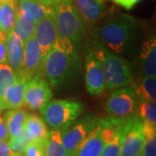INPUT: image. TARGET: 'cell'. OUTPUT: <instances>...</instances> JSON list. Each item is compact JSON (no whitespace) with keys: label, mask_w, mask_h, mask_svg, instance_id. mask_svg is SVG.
<instances>
[{"label":"cell","mask_w":156,"mask_h":156,"mask_svg":"<svg viewBox=\"0 0 156 156\" xmlns=\"http://www.w3.org/2000/svg\"><path fill=\"white\" fill-rule=\"evenodd\" d=\"M82 69L75 45L58 37L44 60V75L50 87L62 88L76 81Z\"/></svg>","instance_id":"obj_1"},{"label":"cell","mask_w":156,"mask_h":156,"mask_svg":"<svg viewBox=\"0 0 156 156\" xmlns=\"http://www.w3.org/2000/svg\"><path fill=\"white\" fill-rule=\"evenodd\" d=\"M141 25L136 17L120 14L99 24L94 41L118 55H127L139 40Z\"/></svg>","instance_id":"obj_2"},{"label":"cell","mask_w":156,"mask_h":156,"mask_svg":"<svg viewBox=\"0 0 156 156\" xmlns=\"http://www.w3.org/2000/svg\"><path fill=\"white\" fill-rule=\"evenodd\" d=\"M92 48L100 61L105 77L106 89L109 90L121 89L134 82L130 66L121 55L108 50L95 41Z\"/></svg>","instance_id":"obj_3"},{"label":"cell","mask_w":156,"mask_h":156,"mask_svg":"<svg viewBox=\"0 0 156 156\" xmlns=\"http://www.w3.org/2000/svg\"><path fill=\"white\" fill-rule=\"evenodd\" d=\"M83 104L69 100H50L40 109L47 126L53 130L64 131L83 112Z\"/></svg>","instance_id":"obj_4"},{"label":"cell","mask_w":156,"mask_h":156,"mask_svg":"<svg viewBox=\"0 0 156 156\" xmlns=\"http://www.w3.org/2000/svg\"><path fill=\"white\" fill-rule=\"evenodd\" d=\"M58 37L69 39L73 44H79L84 31L83 20L72 1H61L53 5Z\"/></svg>","instance_id":"obj_5"},{"label":"cell","mask_w":156,"mask_h":156,"mask_svg":"<svg viewBox=\"0 0 156 156\" xmlns=\"http://www.w3.org/2000/svg\"><path fill=\"white\" fill-rule=\"evenodd\" d=\"M138 99L132 87L117 89L107 99L105 110L109 118L126 120L136 115Z\"/></svg>","instance_id":"obj_6"},{"label":"cell","mask_w":156,"mask_h":156,"mask_svg":"<svg viewBox=\"0 0 156 156\" xmlns=\"http://www.w3.org/2000/svg\"><path fill=\"white\" fill-rule=\"evenodd\" d=\"M99 123L100 118L86 115L62 132V141L69 155H74L78 147Z\"/></svg>","instance_id":"obj_7"},{"label":"cell","mask_w":156,"mask_h":156,"mask_svg":"<svg viewBox=\"0 0 156 156\" xmlns=\"http://www.w3.org/2000/svg\"><path fill=\"white\" fill-rule=\"evenodd\" d=\"M143 142V122L134 115L127 122L118 156H140Z\"/></svg>","instance_id":"obj_8"},{"label":"cell","mask_w":156,"mask_h":156,"mask_svg":"<svg viewBox=\"0 0 156 156\" xmlns=\"http://www.w3.org/2000/svg\"><path fill=\"white\" fill-rule=\"evenodd\" d=\"M53 96L50 83L44 76H37L29 81L24 90L23 106L37 111L45 106Z\"/></svg>","instance_id":"obj_9"},{"label":"cell","mask_w":156,"mask_h":156,"mask_svg":"<svg viewBox=\"0 0 156 156\" xmlns=\"http://www.w3.org/2000/svg\"><path fill=\"white\" fill-rule=\"evenodd\" d=\"M85 68V84L90 95H100L106 89V82L100 61L95 56L93 48L87 49L84 62Z\"/></svg>","instance_id":"obj_10"},{"label":"cell","mask_w":156,"mask_h":156,"mask_svg":"<svg viewBox=\"0 0 156 156\" xmlns=\"http://www.w3.org/2000/svg\"><path fill=\"white\" fill-rule=\"evenodd\" d=\"M21 74L29 80L37 76H44V58L34 35L24 43Z\"/></svg>","instance_id":"obj_11"},{"label":"cell","mask_w":156,"mask_h":156,"mask_svg":"<svg viewBox=\"0 0 156 156\" xmlns=\"http://www.w3.org/2000/svg\"><path fill=\"white\" fill-rule=\"evenodd\" d=\"M34 37L38 44L42 56L44 60V57L58 37L55 22L54 9L50 14L36 23Z\"/></svg>","instance_id":"obj_12"},{"label":"cell","mask_w":156,"mask_h":156,"mask_svg":"<svg viewBox=\"0 0 156 156\" xmlns=\"http://www.w3.org/2000/svg\"><path fill=\"white\" fill-rule=\"evenodd\" d=\"M72 3L82 19L89 23L98 22L108 10L105 0H72Z\"/></svg>","instance_id":"obj_13"},{"label":"cell","mask_w":156,"mask_h":156,"mask_svg":"<svg viewBox=\"0 0 156 156\" xmlns=\"http://www.w3.org/2000/svg\"><path fill=\"white\" fill-rule=\"evenodd\" d=\"M7 63L17 75L22 72L24 43L14 31L7 35L5 40Z\"/></svg>","instance_id":"obj_14"},{"label":"cell","mask_w":156,"mask_h":156,"mask_svg":"<svg viewBox=\"0 0 156 156\" xmlns=\"http://www.w3.org/2000/svg\"><path fill=\"white\" fill-rule=\"evenodd\" d=\"M140 63L143 76H156V38L154 33L148 34L141 44Z\"/></svg>","instance_id":"obj_15"},{"label":"cell","mask_w":156,"mask_h":156,"mask_svg":"<svg viewBox=\"0 0 156 156\" xmlns=\"http://www.w3.org/2000/svg\"><path fill=\"white\" fill-rule=\"evenodd\" d=\"M28 78L23 74L17 75L16 81L7 89L2 97L3 106L5 109L19 108L24 103V90L28 83Z\"/></svg>","instance_id":"obj_16"},{"label":"cell","mask_w":156,"mask_h":156,"mask_svg":"<svg viewBox=\"0 0 156 156\" xmlns=\"http://www.w3.org/2000/svg\"><path fill=\"white\" fill-rule=\"evenodd\" d=\"M17 10V15L37 23L53 11V6L46 5L38 0H18Z\"/></svg>","instance_id":"obj_17"},{"label":"cell","mask_w":156,"mask_h":156,"mask_svg":"<svg viewBox=\"0 0 156 156\" xmlns=\"http://www.w3.org/2000/svg\"><path fill=\"white\" fill-rule=\"evenodd\" d=\"M102 136V125L100 123L95 127L78 147L73 156H100L104 146Z\"/></svg>","instance_id":"obj_18"},{"label":"cell","mask_w":156,"mask_h":156,"mask_svg":"<svg viewBox=\"0 0 156 156\" xmlns=\"http://www.w3.org/2000/svg\"><path fill=\"white\" fill-rule=\"evenodd\" d=\"M23 133L30 142L37 140H45L50 131L42 117L36 114H28L24 122Z\"/></svg>","instance_id":"obj_19"},{"label":"cell","mask_w":156,"mask_h":156,"mask_svg":"<svg viewBox=\"0 0 156 156\" xmlns=\"http://www.w3.org/2000/svg\"><path fill=\"white\" fill-rule=\"evenodd\" d=\"M17 0L0 2V30L6 35L10 33L17 17Z\"/></svg>","instance_id":"obj_20"},{"label":"cell","mask_w":156,"mask_h":156,"mask_svg":"<svg viewBox=\"0 0 156 156\" xmlns=\"http://www.w3.org/2000/svg\"><path fill=\"white\" fill-rule=\"evenodd\" d=\"M132 89L138 101H156V76H145L139 78L132 83Z\"/></svg>","instance_id":"obj_21"},{"label":"cell","mask_w":156,"mask_h":156,"mask_svg":"<svg viewBox=\"0 0 156 156\" xmlns=\"http://www.w3.org/2000/svg\"><path fill=\"white\" fill-rule=\"evenodd\" d=\"M28 113L24 109L14 108L10 109L5 115L7 128L9 130L10 137L17 136L23 133L24 122Z\"/></svg>","instance_id":"obj_22"},{"label":"cell","mask_w":156,"mask_h":156,"mask_svg":"<svg viewBox=\"0 0 156 156\" xmlns=\"http://www.w3.org/2000/svg\"><path fill=\"white\" fill-rule=\"evenodd\" d=\"M45 156H69L62 144L61 131H50L45 140Z\"/></svg>","instance_id":"obj_23"},{"label":"cell","mask_w":156,"mask_h":156,"mask_svg":"<svg viewBox=\"0 0 156 156\" xmlns=\"http://www.w3.org/2000/svg\"><path fill=\"white\" fill-rule=\"evenodd\" d=\"M129 119V118H128ZM128 119L120 121L117 125L116 133L115 136L104 143L103 148L101 150L100 156H118L120 152V147H121V141L122 138L123 132L126 127V124Z\"/></svg>","instance_id":"obj_24"},{"label":"cell","mask_w":156,"mask_h":156,"mask_svg":"<svg viewBox=\"0 0 156 156\" xmlns=\"http://www.w3.org/2000/svg\"><path fill=\"white\" fill-rule=\"evenodd\" d=\"M144 142L140 156H156V126L143 122Z\"/></svg>","instance_id":"obj_25"},{"label":"cell","mask_w":156,"mask_h":156,"mask_svg":"<svg viewBox=\"0 0 156 156\" xmlns=\"http://www.w3.org/2000/svg\"><path fill=\"white\" fill-rule=\"evenodd\" d=\"M136 115L143 122L156 126L155 101H138Z\"/></svg>","instance_id":"obj_26"},{"label":"cell","mask_w":156,"mask_h":156,"mask_svg":"<svg viewBox=\"0 0 156 156\" xmlns=\"http://www.w3.org/2000/svg\"><path fill=\"white\" fill-rule=\"evenodd\" d=\"M35 27H36L35 23L17 15V20L11 30L17 34L22 39L23 43H25L30 37H31L34 35Z\"/></svg>","instance_id":"obj_27"},{"label":"cell","mask_w":156,"mask_h":156,"mask_svg":"<svg viewBox=\"0 0 156 156\" xmlns=\"http://www.w3.org/2000/svg\"><path fill=\"white\" fill-rule=\"evenodd\" d=\"M17 75L13 71L11 66L8 63L0 64V97L4 96L7 89L13 83Z\"/></svg>","instance_id":"obj_28"},{"label":"cell","mask_w":156,"mask_h":156,"mask_svg":"<svg viewBox=\"0 0 156 156\" xmlns=\"http://www.w3.org/2000/svg\"><path fill=\"white\" fill-rule=\"evenodd\" d=\"M23 156H45V140L30 141L23 151Z\"/></svg>","instance_id":"obj_29"},{"label":"cell","mask_w":156,"mask_h":156,"mask_svg":"<svg viewBox=\"0 0 156 156\" xmlns=\"http://www.w3.org/2000/svg\"><path fill=\"white\" fill-rule=\"evenodd\" d=\"M8 142H9V146L12 153L23 154L25 147L29 143V140L27 137L25 136L24 133H22L17 136L10 137L8 140Z\"/></svg>","instance_id":"obj_30"},{"label":"cell","mask_w":156,"mask_h":156,"mask_svg":"<svg viewBox=\"0 0 156 156\" xmlns=\"http://www.w3.org/2000/svg\"><path fill=\"white\" fill-rule=\"evenodd\" d=\"M7 35L0 30V64L7 63L5 40Z\"/></svg>","instance_id":"obj_31"},{"label":"cell","mask_w":156,"mask_h":156,"mask_svg":"<svg viewBox=\"0 0 156 156\" xmlns=\"http://www.w3.org/2000/svg\"><path fill=\"white\" fill-rule=\"evenodd\" d=\"M10 138L5 115H0V140H8Z\"/></svg>","instance_id":"obj_32"},{"label":"cell","mask_w":156,"mask_h":156,"mask_svg":"<svg viewBox=\"0 0 156 156\" xmlns=\"http://www.w3.org/2000/svg\"><path fill=\"white\" fill-rule=\"evenodd\" d=\"M111 1L117 5L121 6L124 9L129 11V10L133 9L140 0H111Z\"/></svg>","instance_id":"obj_33"},{"label":"cell","mask_w":156,"mask_h":156,"mask_svg":"<svg viewBox=\"0 0 156 156\" xmlns=\"http://www.w3.org/2000/svg\"><path fill=\"white\" fill-rule=\"evenodd\" d=\"M11 153L8 140H0V156H10Z\"/></svg>","instance_id":"obj_34"},{"label":"cell","mask_w":156,"mask_h":156,"mask_svg":"<svg viewBox=\"0 0 156 156\" xmlns=\"http://www.w3.org/2000/svg\"><path fill=\"white\" fill-rule=\"evenodd\" d=\"M39 1L41 3L46 5L53 6L55 4L58 3V2H61V1H72V0H39Z\"/></svg>","instance_id":"obj_35"},{"label":"cell","mask_w":156,"mask_h":156,"mask_svg":"<svg viewBox=\"0 0 156 156\" xmlns=\"http://www.w3.org/2000/svg\"><path fill=\"white\" fill-rule=\"evenodd\" d=\"M5 108H4V106H3V101H2V99H1V97H0V115H1V113L3 112Z\"/></svg>","instance_id":"obj_36"},{"label":"cell","mask_w":156,"mask_h":156,"mask_svg":"<svg viewBox=\"0 0 156 156\" xmlns=\"http://www.w3.org/2000/svg\"><path fill=\"white\" fill-rule=\"evenodd\" d=\"M10 156H23V154H20V153H11Z\"/></svg>","instance_id":"obj_37"},{"label":"cell","mask_w":156,"mask_h":156,"mask_svg":"<svg viewBox=\"0 0 156 156\" xmlns=\"http://www.w3.org/2000/svg\"><path fill=\"white\" fill-rule=\"evenodd\" d=\"M2 1H6V0H0V2H2Z\"/></svg>","instance_id":"obj_38"},{"label":"cell","mask_w":156,"mask_h":156,"mask_svg":"<svg viewBox=\"0 0 156 156\" xmlns=\"http://www.w3.org/2000/svg\"><path fill=\"white\" fill-rule=\"evenodd\" d=\"M38 1H39V0H38Z\"/></svg>","instance_id":"obj_39"}]
</instances>
